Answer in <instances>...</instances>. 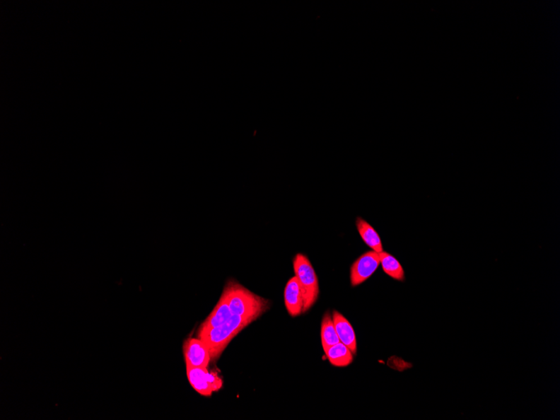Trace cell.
I'll use <instances>...</instances> for the list:
<instances>
[{"label":"cell","instance_id":"obj_1","mask_svg":"<svg viewBox=\"0 0 560 420\" xmlns=\"http://www.w3.org/2000/svg\"><path fill=\"white\" fill-rule=\"evenodd\" d=\"M233 315L259 318L269 309L270 301L255 295L234 279H229L224 287Z\"/></svg>","mask_w":560,"mask_h":420},{"label":"cell","instance_id":"obj_2","mask_svg":"<svg viewBox=\"0 0 560 420\" xmlns=\"http://www.w3.org/2000/svg\"><path fill=\"white\" fill-rule=\"evenodd\" d=\"M257 319L245 316L233 315L228 322L222 326L212 328L205 332L197 334V337L205 343L209 349L211 361L216 362L222 355L230 342L240 333L243 329L250 326Z\"/></svg>","mask_w":560,"mask_h":420},{"label":"cell","instance_id":"obj_3","mask_svg":"<svg viewBox=\"0 0 560 420\" xmlns=\"http://www.w3.org/2000/svg\"><path fill=\"white\" fill-rule=\"evenodd\" d=\"M293 267L303 295V313H305L318 300L320 293L318 277L308 257L303 254H298L293 257Z\"/></svg>","mask_w":560,"mask_h":420},{"label":"cell","instance_id":"obj_4","mask_svg":"<svg viewBox=\"0 0 560 420\" xmlns=\"http://www.w3.org/2000/svg\"><path fill=\"white\" fill-rule=\"evenodd\" d=\"M187 375L189 385L202 396L209 397L223 387L222 378L218 373L209 372L207 368L187 365Z\"/></svg>","mask_w":560,"mask_h":420},{"label":"cell","instance_id":"obj_5","mask_svg":"<svg viewBox=\"0 0 560 420\" xmlns=\"http://www.w3.org/2000/svg\"><path fill=\"white\" fill-rule=\"evenodd\" d=\"M381 264L380 255L375 251H368L360 256L351 267V284L352 287L360 286L371 278Z\"/></svg>","mask_w":560,"mask_h":420},{"label":"cell","instance_id":"obj_6","mask_svg":"<svg viewBox=\"0 0 560 420\" xmlns=\"http://www.w3.org/2000/svg\"><path fill=\"white\" fill-rule=\"evenodd\" d=\"M186 364L197 368H209L211 356L209 349L201 339L188 338L183 344Z\"/></svg>","mask_w":560,"mask_h":420},{"label":"cell","instance_id":"obj_7","mask_svg":"<svg viewBox=\"0 0 560 420\" xmlns=\"http://www.w3.org/2000/svg\"><path fill=\"white\" fill-rule=\"evenodd\" d=\"M232 316L233 314L229 308L228 295L223 290L218 304L216 305L215 308L211 311V313L207 316L204 322L201 324L200 327L198 329L197 334L205 332L212 328L222 326V325L228 322Z\"/></svg>","mask_w":560,"mask_h":420},{"label":"cell","instance_id":"obj_8","mask_svg":"<svg viewBox=\"0 0 560 420\" xmlns=\"http://www.w3.org/2000/svg\"><path fill=\"white\" fill-rule=\"evenodd\" d=\"M284 305H286L288 313L292 317H297L303 313L304 300L302 295L301 288L296 277H292L288 280L284 288Z\"/></svg>","mask_w":560,"mask_h":420},{"label":"cell","instance_id":"obj_9","mask_svg":"<svg viewBox=\"0 0 560 420\" xmlns=\"http://www.w3.org/2000/svg\"><path fill=\"white\" fill-rule=\"evenodd\" d=\"M332 319L340 342L349 347L354 356L356 355V351H358V343H356V333L354 327H352L349 320L341 313H339L337 310L333 311Z\"/></svg>","mask_w":560,"mask_h":420},{"label":"cell","instance_id":"obj_10","mask_svg":"<svg viewBox=\"0 0 560 420\" xmlns=\"http://www.w3.org/2000/svg\"><path fill=\"white\" fill-rule=\"evenodd\" d=\"M356 228L362 238L363 242L367 245L373 251L379 252H383V243L378 233L375 230L371 224H369L367 221L358 216L356 220Z\"/></svg>","mask_w":560,"mask_h":420},{"label":"cell","instance_id":"obj_11","mask_svg":"<svg viewBox=\"0 0 560 420\" xmlns=\"http://www.w3.org/2000/svg\"><path fill=\"white\" fill-rule=\"evenodd\" d=\"M329 362L335 367H347L354 362V354L346 345L342 342L334 345L325 351Z\"/></svg>","mask_w":560,"mask_h":420},{"label":"cell","instance_id":"obj_12","mask_svg":"<svg viewBox=\"0 0 560 420\" xmlns=\"http://www.w3.org/2000/svg\"><path fill=\"white\" fill-rule=\"evenodd\" d=\"M379 255H380V262L383 272L392 279L397 280V281L404 282L405 280L404 269L399 260L385 251Z\"/></svg>","mask_w":560,"mask_h":420},{"label":"cell","instance_id":"obj_13","mask_svg":"<svg viewBox=\"0 0 560 420\" xmlns=\"http://www.w3.org/2000/svg\"><path fill=\"white\" fill-rule=\"evenodd\" d=\"M322 343L324 351H327L329 347L341 342L339 339L335 325H334L332 316L329 313L324 315L322 322Z\"/></svg>","mask_w":560,"mask_h":420}]
</instances>
